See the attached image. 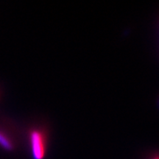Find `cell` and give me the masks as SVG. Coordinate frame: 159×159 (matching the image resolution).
<instances>
[{"label":"cell","instance_id":"cell-1","mask_svg":"<svg viewBox=\"0 0 159 159\" xmlns=\"http://www.w3.org/2000/svg\"><path fill=\"white\" fill-rule=\"evenodd\" d=\"M49 130L45 125L32 127L28 132V139L33 159H44L47 153Z\"/></svg>","mask_w":159,"mask_h":159},{"label":"cell","instance_id":"cell-2","mask_svg":"<svg viewBox=\"0 0 159 159\" xmlns=\"http://www.w3.org/2000/svg\"><path fill=\"white\" fill-rule=\"evenodd\" d=\"M0 146L5 150H12L14 148L11 139L2 131H0Z\"/></svg>","mask_w":159,"mask_h":159},{"label":"cell","instance_id":"cell-3","mask_svg":"<svg viewBox=\"0 0 159 159\" xmlns=\"http://www.w3.org/2000/svg\"><path fill=\"white\" fill-rule=\"evenodd\" d=\"M150 159H159V153L155 154L154 156H152Z\"/></svg>","mask_w":159,"mask_h":159}]
</instances>
